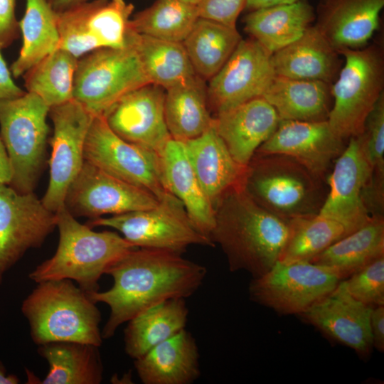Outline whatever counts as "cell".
<instances>
[{
	"label": "cell",
	"mask_w": 384,
	"mask_h": 384,
	"mask_svg": "<svg viewBox=\"0 0 384 384\" xmlns=\"http://www.w3.org/2000/svg\"><path fill=\"white\" fill-rule=\"evenodd\" d=\"M161 250L136 247L116 261L106 274L114 280L104 292L87 293L97 303L110 307L103 338L114 336L122 324L166 300L194 294L206 275L205 267Z\"/></svg>",
	"instance_id": "obj_1"
},
{
	"label": "cell",
	"mask_w": 384,
	"mask_h": 384,
	"mask_svg": "<svg viewBox=\"0 0 384 384\" xmlns=\"http://www.w3.org/2000/svg\"><path fill=\"white\" fill-rule=\"evenodd\" d=\"M215 211L210 239L221 247L231 272L245 270L255 278L279 260L289 234L290 220L257 205L239 184L223 196Z\"/></svg>",
	"instance_id": "obj_2"
},
{
	"label": "cell",
	"mask_w": 384,
	"mask_h": 384,
	"mask_svg": "<svg viewBox=\"0 0 384 384\" xmlns=\"http://www.w3.org/2000/svg\"><path fill=\"white\" fill-rule=\"evenodd\" d=\"M239 185L257 205L288 220L318 214L328 193L326 179L280 154L255 153Z\"/></svg>",
	"instance_id": "obj_3"
},
{
	"label": "cell",
	"mask_w": 384,
	"mask_h": 384,
	"mask_svg": "<svg viewBox=\"0 0 384 384\" xmlns=\"http://www.w3.org/2000/svg\"><path fill=\"white\" fill-rule=\"evenodd\" d=\"M59 241L55 254L29 274L39 283L68 279L87 293L98 291V281L116 261L136 248L115 232H96L79 223L63 206L56 212Z\"/></svg>",
	"instance_id": "obj_4"
},
{
	"label": "cell",
	"mask_w": 384,
	"mask_h": 384,
	"mask_svg": "<svg viewBox=\"0 0 384 384\" xmlns=\"http://www.w3.org/2000/svg\"><path fill=\"white\" fill-rule=\"evenodd\" d=\"M21 311L27 319L31 337L40 346L73 341L100 347L101 314L87 292L70 279L48 280L24 299Z\"/></svg>",
	"instance_id": "obj_5"
},
{
	"label": "cell",
	"mask_w": 384,
	"mask_h": 384,
	"mask_svg": "<svg viewBox=\"0 0 384 384\" xmlns=\"http://www.w3.org/2000/svg\"><path fill=\"white\" fill-rule=\"evenodd\" d=\"M338 53L344 63L331 84L333 103L327 121L346 140L362 132L367 116L384 93V55L377 43Z\"/></svg>",
	"instance_id": "obj_6"
},
{
	"label": "cell",
	"mask_w": 384,
	"mask_h": 384,
	"mask_svg": "<svg viewBox=\"0 0 384 384\" xmlns=\"http://www.w3.org/2000/svg\"><path fill=\"white\" fill-rule=\"evenodd\" d=\"M50 107L35 94L0 101V137L11 160L13 176L10 186L30 193L41 170L49 126Z\"/></svg>",
	"instance_id": "obj_7"
},
{
	"label": "cell",
	"mask_w": 384,
	"mask_h": 384,
	"mask_svg": "<svg viewBox=\"0 0 384 384\" xmlns=\"http://www.w3.org/2000/svg\"><path fill=\"white\" fill-rule=\"evenodd\" d=\"M150 83L135 50L103 48L78 59L73 100L92 116H102L122 97Z\"/></svg>",
	"instance_id": "obj_8"
},
{
	"label": "cell",
	"mask_w": 384,
	"mask_h": 384,
	"mask_svg": "<svg viewBox=\"0 0 384 384\" xmlns=\"http://www.w3.org/2000/svg\"><path fill=\"white\" fill-rule=\"evenodd\" d=\"M86 225L112 228L139 248L181 254L191 245H214L196 229L182 203L170 192L152 208L94 218Z\"/></svg>",
	"instance_id": "obj_9"
},
{
	"label": "cell",
	"mask_w": 384,
	"mask_h": 384,
	"mask_svg": "<svg viewBox=\"0 0 384 384\" xmlns=\"http://www.w3.org/2000/svg\"><path fill=\"white\" fill-rule=\"evenodd\" d=\"M342 279L334 270L309 261L277 260L250 284V299L281 314H300L331 292Z\"/></svg>",
	"instance_id": "obj_10"
},
{
	"label": "cell",
	"mask_w": 384,
	"mask_h": 384,
	"mask_svg": "<svg viewBox=\"0 0 384 384\" xmlns=\"http://www.w3.org/2000/svg\"><path fill=\"white\" fill-rule=\"evenodd\" d=\"M134 8L125 0H89L57 12L59 48L79 59L100 48L127 46Z\"/></svg>",
	"instance_id": "obj_11"
},
{
	"label": "cell",
	"mask_w": 384,
	"mask_h": 384,
	"mask_svg": "<svg viewBox=\"0 0 384 384\" xmlns=\"http://www.w3.org/2000/svg\"><path fill=\"white\" fill-rule=\"evenodd\" d=\"M85 161L132 185L145 189L159 200L167 190L160 156L128 142L108 127L103 116L94 117L87 132Z\"/></svg>",
	"instance_id": "obj_12"
},
{
	"label": "cell",
	"mask_w": 384,
	"mask_h": 384,
	"mask_svg": "<svg viewBox=\"0 0 384 384\" xmlns=\"http://www.w3.org/2000/svg\"><path fill=\"white\" fill-rule=\"evenodd\" d=\"M49 116L53 125L50 178L41 201L56 213L64 206L68 188L85 162V144L94 116L74 100L50 108Z\"/></svg>",
	"instance_id": "obj_13"
},
{
	"label": "cell",
	"mask_w": 384,
	"mask_h": 384,
	"mask_svg": "<svg viewBox=\"0 0 384 384\" xmlns=\"http://www.w3.org/2000/svg\"><path fill=\"white\" fill-rule=\"evenodd\" d=\"M159 199L149 191L122 181L85 161L67 191L64 207L74 217L92 219L155 206Z\"/></svg>",
	"instance_id": "obj_14"
},
{
	"label": "cell",
	"mask_w": 384,
	"mask_h": 384,
	"mask_svg": "<svg viewBox=\"0 0 384 384\" xmlns=\"http://www.w3.org/2000/svg\"><path fill=\"white\" fill-rule=\"evenodd\" d=\"M56 213L33 193L0 184V279L30 248L56 228Z\"/></svg>",
	"instance_id": "obj_15"
},
{
	"label": "cell",
	"mask_w": 384,
	"mask_h": 384,
	"mask_svg": "<svg viewBox=\"0 0 384 384\" xmlns=\"http://www.w3.org/2000/svg\"><path fill=\"white\" fill-rule=\"evenodd\" d=\"M271 55L253 38H242L226 63L209 80V107L218 114L262 97L275 75Z\"/></svg>",
	"instance_id": "obj_16"
},
{
	"label": "cell",
	"mask_w": 384,
	"mask_h": 384,
	"mask_svg": "<svg viewBox=\"0 0 384 384\" xmlns=\"http://www.w3.org/2000/svg\"><path fill=\"white\" fill-rule=\"evenodd\" d=\"M164 100L165 90L149 83L124 95L102 116L119 137L160 155L171 138Z\"/></svg>",
	"instance_id": "obj_17"
},
{
	"label": "cell",
	"mask_w": 384,
	"mask_h": 384,
	"mask_svg": "<svg viewBox=\"0 0 384 384\" xmlns=\"http://www.w3.org/2000/svg\"><path fill=\"white\" fill-rule=\"evenodd\" d=\"M348 140L327 177L328 193L319 214L340 222L351 233L371 217L363 201L371 171L358 137Z\"/></svg>",
	"instance_id": "obj_18"
},
{
	"label": "cell",
	"mask_w": 384,
	"mask_h": 384,
	"mask_svg": "<svg viewBox=\"0 0 384 384\" xmlns=\"http://www.w3.org/2000/svg\"><path fill=\"white\" fill-rule=\"evenodd\" d=\"M328 121L280 119L272 136L257 154H280L292 157L315 174L327 180L330 168L346 147Z\"/></svg>",
	"instance_id": "obj_19"
},
{
	"label": "cell",
	"mask_w": 384,
	"mask_h": 384,
	"mask_svg": "<svg viewBox=\"0 0 384 384\" xmlns=\"http://www.w3.org/2000/svg\"><path fill=\"white\" fill-rule=\"evenodd\" d=\"M372 309L353 298L342 279L331 292L299 315L324 334L365 356L373 348Z\"/></svg>",
	"instance_id": "obj_20"
},
{
	"label": "cell",
	"mask_w": 384,
	"mask_h": 384,
	"mask_svg": "<svg viewBox=\"0 0 384 384\" xmlns=\"http://www.w3.org/2000/svg\"><path fill=\"white\" fill-rule=\"evenodd\" d=\"M384 0H320L315 26L338 51L363 48L378 29Z\"/></svg>",
	"instance_id": "obj_21"
},
{
	"label": "cell",
	"mask_w": 384,
	"mask_h": 384,
	"mask_svg": "<svg viewBox=\"0 0 384 384\" xmlns=\"http://www.w3.org/2000/svg\"><path fill=\"white\" fill-rule=\"evenodd\" d=\"M279 121L274 107L259 97L216 114L214 125L233 159L247 166Z\"/></svg>",
	"instance_id": "obj_22"
},
{
	"label": "cell",
	"mask_w": 384,
	"mask_h": 384,
	"mask_svg": "<svg viewBox=\"0 0 384 384\" xmlns=\"http://www.w3.org/2000/svg\"><path fill=\"white\" fill-rule=\"evenodd\" d=\"M340 55L317 28L310 26L298 40L272 53L271 64L275 75L332 84L343 65Z\"/></svg>",
	"instance_id": "obj_23"
},
{
	"label": "cell",
	"mask_w": 384,
	"mask_h": 384,
	"mask_svg": "<svg viewBox=\"0 0 384 384\" xmlns=\"http://www.w3.org/2000/svg\"><path fill=\"white\" fill-rule=\"evenodd\" d=\"M190 164L213 206L240 184L246 166L229 152L213 124L201 135L183 142Z\"/></svg>",
	"instance_id": "obj_24"
},
{
	"label": "cell",
	"mask_w": 384,
	"mask_h": 384,
	"mask_svg": "<svg viewBox=\"0 0 384 384\" xmlns=\"http://www.w3.org/2000/svg\"><path fill=\"white\" fill-rule=\"evenodd\" d=\"M159 156L167 190L182 203L196 229L211 240L215 208L190 164L183 142L171 138Z\"/></svg>",
	"instance_id": "obj_25"
},
{
	"label": "cell",
	"mask_w": 384,
	"mask_h": 384,
	"mask_svg": "<svg viewBox=\"0 0 384 384\" xmlns=\"http://www.w3.org/2000/svg\"><path fill=\"white\" fill-rule=\"evenodd\" d=\"M196 340L185 329L134 360L144 384H189L201 374Z\"/></svg>",
	"instance_id": "obj_26"
},
{
	"label": "cell",
	"mask_w": 384,
	"mask_h": 384,
	"mask_svg": "<svg viewBox=\"0 0 384 384\" xmlns=\"http://www.w3.org/2000/svg\"><path fill=\"white\" fill-rule=\"evenodd\" d=\"M262 97L284 120L326 121L333 103L331 84L278 75H274Z\"/></svg>",
	"instance_id": "obj_27"
},
{
	"label": "cell",
	"mask_w": 384,
	"mask_h": 384,
	"mask_svg": "<svg viewBox=\"0 0 384 384\" xmlns=\"http://www.w3.org/2000/svg\"><path fill=\"white\" fill-rule=\"evenodd\" d=\"M315 18L313 6L300 0L249 11L245 30L272 54L302 37Z\"/></svg>",
	"instance_id": "obj_28"
},
{
	"label": "cell",
	"mask_w": 384,
	"mask_h": 384,
	"mask_svg": "<svg viewBox=\"0 0 384 384\" xmlns=\"http://www.w3.org/2000/svg\"><path fill=\"white\" fill-rule=\"evenodd\" d=\"M203 80L197 75L165 90L164 114L171 138L186 142L213 124Z\"/></svg>",
	"instance_id": "obj_29"
},
{
	"label": "cell",
	"mask_w": 384,
	"mask_h": 384,
	"mask_svg": "<svg viewBox=\"0 0 384 384\" xmlns=\"http://www.w3.org/2000/svg\"><path fill=\"white\" fill-rule=\"evenodd\" d=\"M383 255V215H372L363 225L333 243L309 262L334 270L344 279Z\"/></svg>",
	"instance_id": "obj_30"
},
{
	"label": "cell",
	"mask_w": 384,
	"mask_h": 384,
	"mask_svg": "<svg viewBox=\"0 0 384 384\" xmlns=\"http://www.w3.org/2000/svg\"><path fill=\"white\" fill-rule=\"evenodd\" d=\"M188 309L185 299L166 300L138 314L124 330V349L137 359L185 329Z\"/></svg>",
	"instance_id": "obj_31"
},
{
	"label": "cell",
	"mask_w": 384,
	"mask_h": 384,
	"mask_svg": "<svg viewBox=\"0 0 384 384\" xmlns=\"http://www.w3.org/2000/svg\"><path fill=\"white\" fill-rule=\"evenodd\" d=\"M98 346L73 341L39 346L38 353L49 364L43 384H99L103 367Z\"/></svg>",
	"instance_id": "obj_32"
},
{
	"label": "cell",
	"mask_w": 384,
	"mask_h": 384,
	"mask_svg": "<svg viewBox=\"0 0 384 384\" xmlns=\"http://www.w3.org/2000/svg\"><path fill=\"white\" fill-rule=\"evenodd\" d=\"M128 44L137 52L150 83L166 90L197 76L182 43L139 34L129 28Z\"/></svg>",
	"instance_id": "obj_33"
},
{
	"label": "cell",
	"mask_w": 384,
	"mask_h": 384,
	"mask_svg": "<svg viewBox=\"0 0 384 384\" xmlns=\"http://www.w3.org/2000/svg\"><path fill=\"white\" fill-rule=\"evenodd\" d=\"M19 23L22 46L10 70L14 78L23 75L60 46L57 12L46 0H26Z\"/></svg>",
	"instance_id": "obj_34"
},
{
	"label": "cell",
	"mask_w": 384,
	"mask_h": 384,
	"mask_svg": "<svg viewBox=\"0 0 384 384\" xmlns=\"http://www.w3.org/2000/svg\"><path fill=\"white\" fill-rule=\"evenodd\" d=\"M241 39L236 27L199 17L182 43L196 75L209 80L226 63Z\"/></svg>",
	"instance_id": "obj_35"
},
{
	"label": "cell",
	"mask_w": 384,
	"mask_h": 384,
	"mask_svg": "<svg viewBox=\"0 0 384 384\" xmlns=\"http://www.w3.org/2000/svg\"><path fill=\"white\" fill-rule=\"evenodd\" d=\"M78 61L58 48L23 75L26 91L38 96L50 108L73 100Z\"/></svg>",
	"instance_id": "obj_36"
},
{
	"label": "cell",
	"mask_w": 384,
	"mask_h": 384,
	"mask_svg": "<svg viewBox=\"0 0 384 384\" xmlns=\"http://www.w3.org/2000/svg\"><path fill=\"white\" fill-rule=\"evenodd\" d=\"M198 18L196 6L181 0H156L131 18L129 28L139 34L182 43Z\"/></svg>",
	"instance_id": "obj_37"
},
{
	"label": "cell",
	"mask_w": 384,
	"mask_h": 384,
	"mask_svg": "<svg viewBox=\"0 0 384 384\" xmlns=\"http://www.w3.org/2000/svg\"><path fill=\"white\" fill-rule=\"evenodd\" d=\"M348 234L342 223L319 213L290 220L289 234L279 260L310 261Z\"/></svg>",
	"instance_id": "obj_38"
},
{
	"label": "cell",
	"mask_w": 384,
	"mask_h": 384,
	"mask_svg": "<svg viewBox=\"0 0 384 384\" xmlns=\"http://www.w3.org/2000/svg\"><path fill=\"white\" fill-rule=\"evenodd\" d=\"M365 158L370 166V183L384 187V93L367 116L358 135Z\"/></svg>",
	"instance_id": "obj_39"
},
{
	"label": "cell",
	"mask_w": 384,
	"mask_h": 384,
	"mask_svg": "<svg viewBox=\"0 0 384 384\" xmlns=\"http://www.w3.org/2000/svg\"><path fill=\"white\" fill-rule=\"evenodd\" d=\"M350 294L370 307L384 305V255L343 279Z\"/></svg>",
	"instance_id": "obj_40"
},
{
	"label": "cell",
	"mask_w": 384,
	"mask_h": 384,
	"mask_svg": "<svg viewBox=\"0 0 384 384\" xmlns=\"http://www.w3.org/2000/svg\"><path fill=\"white\" fill-rule=\"evenodd\" d=\"M247 0H203L197 6L200 18L236 27L237 19Z\"/></svg>",
	"instance_id": "obj_41"
},
{
	"label": "cell",
	"mask_w": 384,
	"mask_h": 384,
	"mask_svg": "<svg viewBox=\"0 0 384 384\" xmlns=\"http://www.w3.org/2000/svg\"><path fill=\"white\" fill-rule=\"evenodd\" d=\"M19 33L16 0H0V48L4 49L11 46Z\"/></svg>",
	"instance_id": "obj_42"
},
{
	"label": "cell",
	"mask_w": 384,
	"mask_h": 384,
	"mask_svg": "<svg viewBox=\"0 0 384 384\" xmlns=\"http://www.w3.org/2000/svg\"><path fill=\"white\" fill-rule=\"evenodd\" d=\"M1 50L0 48V101L19 97L26 92L14 81L11 70L1 54Z\"/></svg>",
	"instance_id": "obj_43"
},
{
	"label": "cell",
	"mask_w": 384,
	"mask_h": 384,
	"mask_svg": "<svg viewBox=\"0 0 384 384\" xmlns=\"http://www.w3.org/2000/svg\"><path fill=\"white\" fill-rule=\"evenodd\" d=\"M370 330L373 347L380 352L384 351V305L372 309L370 314Z\"/></svg>",
	"instance_id": "obj_44"
},
{
	"label": "cell",
	"mask_w": 384,
	"mask_h": 384,
	"mask_svg": "<svg viewBox=\"0 0 384 384\" xmlns=\"http://www.w3.org/2000/svg\"><path fill=\"white\" fill-rule=\"evenodd\" d=\"M13 176L10 158L0 137V184L9 185Z\"/></svg>",
	"instance_id": "obj_45"
},
{
	"label": "cell",
	"mask_w": 384,
	"mask_h": 384,
	"mask_svg": "<svg viewBox=\"0 0 384 384\" xmlns=\"http://www.w3.org/2000/svg\"><path fill=\"white\" fill-rule=\"evenodd\" d=\"M300 0H247L245 9L252 11L262 8L295 3Z\"/></svg>",
	"instance_id": "obj_46"
},
{
	"label": "cell",
	"mask_w": 384,
	"mask_h": 384,
	"mask_svg": "<svg viewBox=\"0 0 384 384\" xmlns=\"http://www.w3.org/2000/svg\"><path fill=\"white\" fill-rule=\"evenodd\" d=\"M56 12H62L89 0H46Z\"/></svg>",
	"instance_id": "obj_47"
},
{
	"label": "cell",
	"mask_w": 384,
	"mask_h": 384,
	"mask_svg": "<svg viewBox=\"0 0 384 384\" xmlns=\"http://www.w3.org/2000/svg\"><path fill=\"white\" fill-rule=\"evenodd\" d=\"M18 381L15 375H6L5 370L0 365V384H16Z\"/></svg>",
	"instance_id": "obj_48"
},
{
	"label": "cell",
	"mask_w": 384,
	"mask_h": 384,
	"mask_svg": "<svg viewBox=\"0 0 384 384\" xmlns=\"http://www.w3.org/2000/svg\"><path fill=\"white\" fill-rule=\"evenodd\" d=\"M186 4L198 6L203 0H181Z\"/></svg>",
	"instance_id": "obj_49"
}]
</instances>
